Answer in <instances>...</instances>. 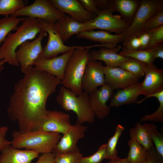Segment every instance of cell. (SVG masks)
Returning a JSON list of instances; mask_svg holds the SVG:
<instances>
[{
	"label": "cell",
	"instance_id": "9a60e30c",
	"mask_svg": "<svg viewBox=\"0 0 163 163\" xmlns=\"http://www.w3.org/2000/svg\"><path fill=\"white\" fill-rule=\"evenodd\" d=\"M142 67L145 76L140 83L142 94L145 96L163 90V69H158L153 64L143 62Z\"/></svg>",
	"mask_w": 163,
	"mask_h": 163
},
{
	"label": "cell",
	"instance_id": "484cf974",
	"mask_svg": "<svg viewBox=\"0 0 163 163\" xmlns=\"http://www.w3.org/2000/svg\"><path fill=\"white\" fill-rule=\"evenodd\" d=\"M127 145L129 149L126 158L129 163H146L147 150L131 139L128 141Z\"/></svg>",
	"mask_w": 163,
	"mask_h": 163
},
{
	"label": "cell",
	"instance_id": "30bf717a",
	"mask_svg": "<svg viewBox=\"0 0 163 163\" xmlns=\"http://www.w3.org/2000/svg\"><path fill=\"white\" fill-rule=\"evenodd\" d=\"M44 30L48 35L47 44L43 49L41 56L48 59L57 56L59 53H64L70 50L83 48L84 46H68L64 44L57 30L55 23H44Z\"/></svg>",
	"mask_w": 163,
	"mask_h": 163
},
{
	"label": "cell",
	"instance_id": "ffe728a7",
	"mask_svg": "<svg viewBox=\"0 0 163 163\" xmlns=\"http://www.w3.org/2000/svg\"><path fill=\"white\" fill-rule=\"evenodd\" d=\"M142 94L140 83L121 89L113 94L109 105L118 107L125 104L136 103L139 95Z\"/></svg>",
	"mask_w": 163,
	"mask_h": 163
},
{
	"label": "cell",
	"instance_id": "8fae6325",
	"mask_svg": "<svg viewBox=\"0 0 163 163\" xmlns=\"http://www.w3.org/2000/svg\"><path fill=\"white\" fill-rule=\"evenodd\" d=\"M103 66L101 61L89 60L82 81L83 91L89 94L105 84Z\"/></svg>",
	"mask_w": 163,
	"mask_h": 163
},
{
	"label": "cell",
	"instance_id": "ba28073f",
	"mask_svg": "<svg viewBox=\"0 0 163 163\" xmlns=\"http://www.w3.org/2000/svg\"><path fill=\"white\" fill-rule=\"evenodd\" d=\"M66 14L57 10L50 0H35L10 16H26L43 20L48 23H55Z\"/></svg>",
	"mask_w": 163,
	"mask_h": 163
},
{
	"label": "cell",
	"instance_id": "bcb514c9",
	"mask_svg": "<svg viewBox=\"0 0 163 163\" xmlns=\"http://www.w3.org/2000/svg\"><path fill=\"white\" fill-rule=\"evenodd\" d=\"M3 65L2 63L1 60L0 59V74L3 70Z\"/></svg>",
	"mask_w": 163,
	"mask_h": 163
},
{
	"label": "cell",
	"instance_id": "ee69618b",
	"mask_svg": "<svg viewBox=\"0 0 163 163\" xmlns=\"http://www.w3.org/2000/svg\"><path fill=\"white\" fill-rule=\"evenodd\" d=\"M155 59L157 58L163 59V44L161 43L157 46L150 49Z\"/></svg>",
	"mask_w": 163,
	"mask_h": 163
},
{
	"label": "cell",
	"instance_id": "4dcf8cb0",
	"mask_svg": "<svg viewBox=\"0 0 163 163\" xmlns=\"http://www.w3.org/2000/svg\"><path fill=\"white\" fill-rule=\"evenodd\" d=\"M24 6L23 0H0V15L8 17Z\"/></svg>",
	"mask_w": 163,
	"mask_h": 163
},
{
	"label": "cell",
	"instance_id": "4316f807",
	"mask_svg": "<svg viewBox=\"0 0 163 163\" xmlns=\"http://www.w3.org/2000/svg\"><path fill=\"white\" fill-rule=\"evenodd\" d=\"M150 97H155L159 103V106L154 113L150 114L144 115L141 118L140 122L150 121L154 122H160L163 123V90L145 96L143 99L139 101L141 103L146 99Z\"/></svg>",
	"mask_w": 163,
	"mask_h": 163
},
{
	"label": "cell",
	"instance_id": "ab89813d",
	"mask_svg": "<svg viewBox=\"0 0 163 163\" xmlns=\"http://www.w3.org/2000/svg\"><path fill=\"white\" fill-rule=\"evenodd\" d=\"M84 8L91 13L97 16L98 13L96 0H79Z\"/></svg>",
	"mask_w": 163,
	"mask_h": 163
},
{
	"label": "cell",
	"instance_id": "b9f144b4",
	"mask_svg": "<svg viewBox=\"0 0 163 163\" xmlns=\"http://www.w3.org/2000/svg\"><path fill=\"white\" fill-rule=\"evenodd\" d=\"M140 43V50H145L147 48L150 41L151 34L150 30L143 31L137 36Z\"/></svg>",
	"mask_w": 163,
	"mask_h": 163
},
{
	"label": "cell",
	"instance_id": "8d00e7d4",
	"mask_svg": "<svg viewBox=\"0 0 163 163\" xmlns=\"http://www.w3.org/2000/svg\"><path fill=\"white\" fill-rule=\"evenodd\" d=\"M152 140L155 145V148L158 154L163 157V134L156 129L151 135Z\"/></svg>",
	"mask_w": 163,
	"mask_h": 163
},
{
	"label": "cell",
	"instance_id": "6da1fadb",
	"mask_svg": "<svg viewBox=\"0 0 163 163\" xmlns=\"http://www.w3.org/2000/svg\"><path fill=\"white\" fill-rule=\"evenodd\" d=\"M15 84L7 113L22 133L37 130L46 117V104L61 80L36 67L30 66Z\"/></svg>",
	"mask_w": 163,
	"mask_h": 163
},
{
	"label": "cell",
	"instance_id": "3957f363",
	"mask_svg": "<svg viewBox=\"0 0 163 163\" xmlns=\"http://www.w3.org/2000/svg\"><path fill=\"white\" fill-rule=\"evenodd\" d=\"M102 44L84 46L75 49L66 64L61 84L78 95L83 92L82 81L85 69L89 60V49L94 47H104Z\"/></svg>",
	"mask_w": 163,
	"mask_h": 163
},
{
	"label": "cell",
	"instance_id": "7402d4cb",
	"mask_svg": "<svg viewBox=\"0 0 163 163\" xmlns=\"http://www.w3.org/2000/svg\"><path fill=\"white\" fill-rule=\"evenodd\" d=\"M113 12L119 13L122 18L129 25L132 23L141 0H107Z\"/></svg>",
	"mask_w": 163,
	"mask_h": 163
},
{
	"label": "cell",
	"instance_id": "f546056e",
	"mask_svg": "<svg viewBox=\"0 0 163 163\" xmlns=\"http://www.w3.org/2000/svg\"><path fill=\"white\" fill-rule=\"evenodd\" d=\"M125 129L122 125L118 124L113 135L108 140L107 143V149L105 159L111 160L117 156L118 153L117 146L119 139Z\"/></svg>",
	"mask_w": 163,
	"mask_h": 163
},
{
	"label": "cell",
	"instance_id": "83f0119b",
	"mask_svg": "<svg viewBox=\"0 0 163 163\" xmlns=\"http://www.w3.org/2000/svg\"><path fill=\"white\" fill-rule=\"evenodd\" d=\"M24 18L9 16L0 19V47L7 35L11 31L16 30Z\"/></svg>",
	"mask_w": 163,
	"mask_h": 163
},
{
	"label": "cell",
	"instance_id": "ac0fdd59",
	"mask_svg": "<svg viewBox=\"0 0 163 163\" xmlns=\"http://www.w3.org/2000/svg\"><path fill=\"white\" fill-rule=\"evenodd\" d=\"M72 125L69 114L56 110H47L46 118L38 130L63 134Z\"/></svg>",
	"mask_w": 163,
	"mask_h": 163
},
{
	"label": "cell",
	"instance_id": "4fadbf2b",
	"mask_svg": "<svg viewBox=\"0 0 163 163\" xmlns=\"http://www.w3.org/2000/svg\"><path fill=\"white\" fill-rule=\"evenodd\" d=\"M75 50H70L60 56L50 59L40 56L35 61L33 66L62 81L64 78L67 63Z\"/></svg>",
	"mask_w": 163,
	"mask_h": 163
},
{
	"label": "cell",
	"instance_id": "d590c367",
	"mask_svg": "<svg viewBox=\"0 0 163 163\" xmlns=\"http://www.w3.org/2000/svg\"><path fill=\"white\" fill-rule=\"evenodd\" d=\"M150 30L151 36L147 49L152 48L163 42V25Z\"/></svg>",
	"mask_w": 163,
	"mask_h": 163
},
{
	"label": "cell",
	"instance_id": "277c9868",
	"mask_svg": "<svg viewBox=\"0 0 163 163\" xmlns=\"http://www.w3.org/2000/svg\"><path fill=\"white\" fill-rule=\"evenodd\" d=\"M11 145L17 149H25L39 154L53 152L61 138L60 134L39 130L22 133L14 131Z\"/></svg>",
	"mask_w": 163,
	"mask_h": 163
},
{
	"label": "cell",
	"instance_id": "1f68e13d",
	"mask_svg": "<svg viewBox=\"0 0 163 163\" xmlns=\"http://www.w3.org/2000/svg\"><path fill=\"white\" fill-rule=\"evenodd\" d=\"M142 63L143 62L135 59L128 58L119 67L131 73L139 79L144 75Z\"/></svg>",
	"mask_w": 163,
	"mask_h": 163
},
{
	"label": "cell",
	"instance_id": "d6a6232c",
	"mask_svg": "<svg viewBox=\"0 0 163 163\" xmlns=\"http://www.w3.org/2000/svg\"><path fill=\"white\" fill-rule=\"evenodd\" d=\"M82 157L83 155L78 148L74 150L55 154L54 163H77Z\"/></svg>",
	"mask_w": 163,
	"mask_h": 163
},
{
	"label": "cell",
	"instance_id": "7bdbcfd3",
	"mask_svg": "<svg viewBox=\"0 0 163 163\" xmlns=\"http://www.w3.org/2000/svg\"><path fill=\"white\" fill-rule=\"evenodd\" d=\"M55 156L53 152L42 154L36 163H54Z\"/></svg>",
	"mask_w": 163,
	"mask_h": 163
},
{
	"label": "cell",
	"instance_id": "44dd1931",
	"mask_svg": "<svg viewBox=\"0 0 163 163\" xmlns=\"http://www.w3.org/2000/svg\"><path fill=\"white\" fill-rule=\"evenodd\" d=\"M39 154L33 150H20L11 145L0 154V163H31Z\"/></svg>",
	"mask_w": 163,
	"mask_h": 163
},
{
	"label": "cell",
	"instance_id": "f6af8a7d",
	"mask_svg": "<svg viewBox=\"0 0 163 163\" xmlns=\"http://www.w3.org/2000/svg\"><path fill=\"white\" fill-rule=\"evenodd\" d=\"M107 163H129L126 158H122L118 156L110 160Z\"/></svg>",
	"mask_w": 163,
	"mask_h": 163
},
{
	"label": "cell",
	"instance_id": "603a6c76",
	"mask_svg": "<svg viewBox=\"0 0 163 163\" xmlns=\"http://www.w3.org/2000/svg\"><path fill=\"white\" fill-rule=\"evenodd\" d=\"M157 129L156 126L151 123H136L129 132L130 139L135 140L147 150L154 147L151 138L152 133Z\"/></svg>",
	"mask_w": 163,
	"mask_h": 163
},
{
	"label": "cell",
	"instance_id": "8992f818",
	"mask_svg": "<svg viewBox=\"0 0 163 163\" xmlns=\"http://www.w3.org/2000/svg\"><path fill=\"white\" fill-rule=\"evenodd\" d=\"M97 8L98 14L93 19L83 23L84 31L98 29L116 34H120L129 26V24L120 15L113 14L107 0L101 1Z\"/></svg>",
	"mask_w": 163,
	"mask_h": 163
},
{
	"label": "cell",
	"instance_id": "e0dca14e",
	"mask_svg": "<svg viewBox=\"0 0 163 163\" xmlns=\"http://www.w3.org/2000/svg\"><path fill=\"white\" fill-rule=\"evenodd\" d=\"M54 7L63 13L68 14L71 18L82 23L88 21L96 16L86 10L77 0H50Z\"/></svg>",
	"mask_w": 163,
	"mask_h": 163
},
{
	"label": "cell",
	"instance_id": "f1b7e54d",
	"mask_svg": "<svg viewBox=\"0 0 163 163\" xmlns=\"http://www.w3.org/2000/svg\"><path fill=\"white\" fill-rule=\"evenodd\" d=\"M119 54L124 57L135 59L147 65L153 64L155 59L150 49L135 51L122 50Z\"/></svg>",
	"mask_w": 163,
	"mask_h": 163
},
{
	"label": "cell",
	"instance_id": "5b68a950",
	"mask_svg": "<svg viewBox=\"0 0 163 163\" xmlns=\"http://www.w3.org/2000/svg\"><path fill=\"white\" fill-rule=\"evenodd\" d=\"M56 101L62 108L66 111H72L77 117L76 123H93L95 117L90 106L89 94L83 91L78 95L63 86L60 89Z\"/></svg>",
	"mask_w": 163,
	"mask_h": 163
},
{
	"label": "cell",
	"instance_id": "7c38bea8",
	"mask_svg": "<svg viewBox=\"0 0 163 163\" xmlns=\"http://www.w3.org/2000/svg\"><path fill=\"white\" fill-rule=\"evenodd\" d=\"M105 84L113 90L123 89L139 82V78L119 67L103 66Z\"/></svg>",
	"mask_w": 163,
	"mask_h": 163
},
{
	"label": "cell",
	"instance_id": "e575fe53",
	"mask_svg": "<svg viewBox=\"0 0 163 163\" xmlns=\"http://www.w3.org/2000/svg\"><path fill=\"white\" fill-rule=\"evenodd\" d=\"M162 25H163V8L159 10L147 21L143 27L142 32L153 30Z\"/></svg>",
	"mask_w": 163,
	"mask_h": 163
},
{
	"label": "cell",
	"instance_id": "7a4b0ae2",
	"mask_svg": "<svg viewBox=\"0 0 163 163\" xmlns=\"http://www.w3.org/2000/svg\"><path fill=\"white\" fill-rule=\"evenodd\" d=\"M44 21L37 18L25 17L15 32L9 33L0 47V59L3 65L7 62L19 66L15 56L18 48L25 42L34 40L44 30Z\"/></svg>",
	"mask_w": 163,
	"mask_h": 163
},
{
	"label": "cell",
	"instance_id": "f35d334b",
	"mask_svg": "<svg viewBox=\"0 0 163 163\" xmlns=\"http://www.w3.org/2000/svg\"><path fill=\"white\" fill-rule=\"evenodd\" d=\"M146 163H163V157L158 154L154 147L148 150Z\"/></svg>",
	"mask_w": 163,
	"mask_h": 163
},
{
	"label": "cell",
	"instance_id": "9c48e42d",
	"mask_svg": "<svg viewBox=\"0 0 163 163\" xmlns=\"http://www.w3.org/2000/svg\"><path fill=\"white\" fill-rule=\"evenodd\" d=\"M47 35L44 30L33 41L25 42L16 50L15 57L23 73L30 66H33L35 61L41 56L43 51L42 41Z\"/></svg>",
	"mask_w": 163,
	"mask_h": 163
},
{
	"label": "cell",
	"instance_id": "52a82bcc",
	"mask_svg": "<svg viewBox=\"0 0 163 163\" xmlns=\"http://www.w3.org/2000/svg\"><path fill=\"white\" fill-rule=\"evenodd\" d=\"M162 8L163 0H141L132 23L122 33L123 42L142 32L147 21Z\"/></svg>",
	"mask_w": 163,
	"mask_h": 163
},
{
	"label": "cell",
	"instance_id": "5bb4252c",
	"mask_svg": "<svg viewBox=\"0 0 163 163\" xmlns=\"http://www.w3.org/2000/svg\"><path fill=\"white\" fill-rule=\"evenodd\" d=\"M113 91L111 87L105 84L100 88H97L89 94L91 109L98 118L103 119L109 115L110 107L107 103L111 97Z\"/></svg>",
	"mask_w": 163,
	"mask_h": 163
},
{
	"label": "cell",
	"instance_id": "74e56055",
	"mask_svg": "<svg viewBox=\"0 0 163 163\" xmlns=\"http://www.w3.org/2000/svg\"><path fill=\"white\" fill-rule=\"evenodd\" d=\"M123 50L135 51L140 50V42L137 36H133L123 42Z\"/></svg>",
	"mask_w": 163,
	"mask_h": 163
},
{
	"label": "cell",
	"instance_id": "d6986e66",
	"mask_svg": "<svg viewBox=\"0 0 163 163\" xmlns=\"http://www.w3.org/2000/svg\"><path fill=\"white\" fill-rule=\"evenodd\" d=\"M122 47L120 45L111 48L101 47L97 50L89 51V60L102 61L106 66L119 67L128 57H124L119 54Z\"/></svg>",
	"mask_w": 163,
	"mask_h": 163
},
{
	"label": "cell",
	"instance_id": "d4e9b609",
	"mask_svg": "<svg viewBox=\"0 0 163 163\" xmlns=\"http://www.w3.org/2000/svg\"><path fill=\"white\" fill-rule=\"evenodd\" d=\"M78 38L85 39L102 44H109L117 45L123 42V37L122 34H113L104 30L95 31L91 30L83 31L77 34Z\"/></svg>",
	"mask_w": 163,
	"mask_h": 163
},
{
	"label": "cell",
	"instance_id": "836d02e7",
	"mask_svg": "<svg viewBox=\"0 0 163 163\" xmlns=\"http://www.w3.org/2000/svg\"><path fill=\"white\" fill-rule=\"evenodd\" d=\"M107 143L101 145L97 151L92 155L81 157L77 163H101L105 158Z\"/></svg>",
	"mask_w": 163,
	"mask_h": 163
},
{
	"label": "cell",
	"instance_id": "2e32d148",
	"mask_svg": "<svg viewBox=\"0 0 163 163\" xmlns=\"http://www.w3.org/2000/svg\"><path fill=\"white\" fill-rule=\"evenodd\" d=\"M87 127L76 123L63 134L54 147L53 152L57 154L75 150L78 148L77 143L84 137Z\"/></svg>",
	"mask_w": 163,
	"mask_h": 163
},
{
	"label": "cell",
	"instance_id": "cb8c5ba5",
	"mask_svg": "<svg viewBox=\"0 0 163 163\" xmlns=\"http://www.w3.org/2000/svg\"><path fill=\"white\" fill-rule=\"evenodd\" d=\"M55 24L63 42L68 40L72 36L84 31L83 23L66 15L56 21Z\"/></svg>",
	"mask_w": 163,
	"mask_h": 163
},
{
	"label": "cell",
	"instance_id": "60d3db41",
	"mask_svg": "<svg viewBox=\"0 0 163 163\" xmlns=\"http://www.w3.org/2000/svg\"><path fill=\"white\" fill-rule=\"evenodd\" d=\"M8 128L6 126H0V154L3 150L11 145V142L6 138Z\"/></svg>",
	"mask_w": 163,
	"mask_h": 163
}]
</instances>
